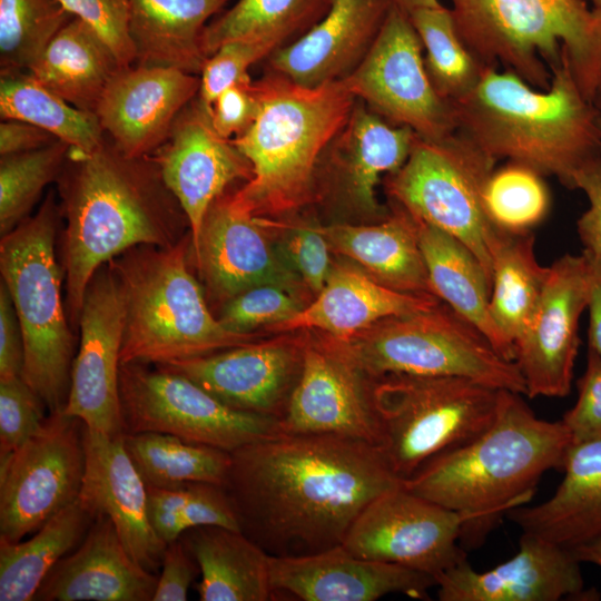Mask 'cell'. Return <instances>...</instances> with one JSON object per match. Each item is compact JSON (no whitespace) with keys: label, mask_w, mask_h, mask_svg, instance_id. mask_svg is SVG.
<instances>
[{"label":"cell","mask_w":601,"mask_h":601,"mask_svg":"<svg viewBox=\"0 0 601 601\" xmlns=\"http://www.w3.org/2000/svg\"><path fill=\"white\" fill-rule=\"evenodd\" d=\"M230 456L224 487L240 531L273 556L342 544L362 510L403 482L380 446L337 435L280 433Z\"/></svg>","instance_id":"6da1fadb"},{"label":"cell","mask_w":601,"mask_h":601,"mask_svg":"<svg viewBox=\"0 0 601 601\" xmlns=\"http://www.w3.org/2000/svg\"><path fill=\"white\" fill-rule=\"evenodd\" d=\"M56 183L66 220L65 303L75 329L87 286L102 265L138 245H175L190 227L151 156H127L107 136L93 151L70 148Z\"/></svg>","instance_id":"7a4b0ae2"},{"label":"cell","mask_w":601,"mask_h":601,"mask_svg":"<svg viewBox=\"0 0 601 601\" xmlns=\"http://www.w3.org/2000/svg\"><path fill=\"white\" fill-rule=\"evenodd\" d=\"M572 442L560 421L538 417L522 394L500 390L492 424L445 451L403 486L465 518L461 545H480L509 511L525 505L544 473L561 470Z\"/></svg>","instance_id":"3957f363"},{"label":"cell","mask_w":601,"mask_h":601,"mask_svg":"<svg viewBox=\"0 0 601 601\" xmlns=\"http://www.w3.org/2000/svg\"><path fill=\"white\" fill-rule=\"evenodd\" d=\"M457 130L496 160L553 176L574 189L578 171L600 152V112L579 89L565 56L538 89L509 70L486 67L453 102Z\"/></svg>","instance_id":"277c9868"},{"label":"cell","mask_w":601,"mask_h":601,"mask_svg":"<svg viewBox=\"0 0 601 601\" xmlns=\"http://www.w3.org/2000/svg\"><path fill=\"white\" fill-rule=\"evenodd\" d=\"M254 89L257 115L231 139L253 177L233 197L254 216L280 217L316 199L321 159L357 98L345 80L306 87L266 69Z\"/></svg>","instance_id":"5b68a950"},{"label":"cell","mask_w":601,"mask_h":601,"mask_svg":"<svg viewBox=\"0 0 601 601\" xmlns=\"http://www.w3.org/2000/svg\"><path fill=\"white\" fill-rule=\"evenodd\" d=\"M190 231L177 244L138 245L108 262L124 300L121 364L165 365L256 341L213 315L190 269Z\"/></svg>","instance_id":"8992f818"},{"label":"cell","mask_w":601,"mask_h":601,"mask_svg":"<svg viewBox=\"0 0 601 601\" xmlns=\"http://www.w3.org/2000/svg\"><path fill=\"white\" fill-rule=\"evenodd\" d=\"M459 35L486 67L502 66L538 89L565 55L593 102L601 83V10L584 0H451Z\"/></svg>","instance_id":"52a82bcc"},{"label":"cell","mask_w":601,"mask_h":601,"mask_svg":"<svg viewBox=\"0 0 601 601\" xmlns=\"http://www.w3.org/2000/svg\"><path fill=\"white\" fill-rule=\"evenodd\" d=\"M62 215L50 190L38 210L1 236V280L11 295L24 343L22 378L43 400L49 414L66 407L77 353L56 256Z\"/></svg>","instance_id":"ba28073f"},{"label":"cell","mask_w":601,"mask_h":601,"mask_svg":"<svg viewBox=\"0 0 601 601\" xmlns=\"http://www.w3.org/2000/svg\"><path fill=\"white\" fill-rule=\"evenodd\" d=\"M332 344L372 380L392 374L456 376L525 395L516 363L500 355L446 304L380 321Z\"/></svg>","instance_id":"9c48e42d"},{"label":"cell","mask_w":601,"mask_h":601,"mask_svg":"<svg viewBox=\"0 0 601 601\" xmlns=\"http://www.w3.org/2000/svg\"><path fill=\"white\" fill-rule=\"evenodd\" d=\"M499 392L456 376L374 380L380 449L392 471L404 481L434 456L480 435L495 417Z\"/></svg>","instance_id":"30bf717a"},{"label":"cell","mask_w":601,"mask_h":601,"mask_svg":"<svg viewBox=\"0 0 601 601\" xmlns=\"http://www.w3.org/2000/svg\"><path fill=\"white\" fill-rule=\"evenodd\" d=\"M496 159L456 130L435 140L417 137L404 165L385 176L393 204L461 240L492 275L491 248L499 228L483 201Z\"/></svg>","instance_id":"8fae6325"},{"label":"cell","mask_w":601,"mask_h":601,"mask_svg":"<svg viewBox=\"0 0 601 601\" xmlns=\"http://www.w3.org/2000/svg\"><path fill=\"white\" fill-rule=\"evenodd\" d=\"M124 433L159 432L227 451L283 433L280 421L235 410L162 366L120 365Z\"/></svg>","instance_id":"7c38bea8"},{"label":"cell","mask_w":601,"mask_h":601,"mask_svg":"<svg viewBox=\"0 0 601 601\" xmlns=\"http://www.w3.org/2000/svg\"><path fill=\"white\" fill-rule=\"evenodd\" d=\"M85 427L63 411L51 413L22 445L0 456V539L23 540L78 499Z\"/></svg>","instance_id":"4fadbf2b"},{"label":"cell","mask_w":601,"mask_h":601,"mask_svg":"<svg viewBox=\"0 0 601 601\" xmlns=\"http://www.w3.org/2000/svg\"><path fill=\"white\" fill-rule=\"evenodd\" d=\"M422 51L408 14L393 6L367 56L344 80L357 99L390 124L435 140L455 132L457 121L453 102L433 87Z\"/></svg>","instance_id":"5bb4252c"},{"label":"cell","mask_w":601,"mask_h":601,"mask_svg":"<svg viewBox=\"0 0 601 601\" xmlns=\"http://www.w3.org/2000/svg\"><path fill=\"white\" fill-rule=\"evenodd\" d=\"M465 518L401 485L373 499L342 545L368 560L437 577L466 558L461 545Z\"/></svg>","instance_id":"9a60e30c"},{"label":"cell","mask_w":601,"mask_h":601,"mask_svg":"<svg viewBox=\"0 0 601 601\" xmlns=\"http://www.w3.org/2000/svg\"><path fill=\"white\" fill-rule=\"evenodd\" d=\"M125 308L107 264L90 279L79 317V342L63 413L110 436L124 433L119 395Z\"/></svg>","instance_id":"2e32d148"},{"label":"cell","mask_w":601,"mask_h":601,"mask_svg":"<svg viewBox=\"0 0 601 601\" xmlns=\"http://www.w3.org/2000/svg\"><path fill=\"white\" fill-rule=\"evenodd\" d=\"M584 254H565L548 266L535 314L515 343V358L529 397H563L571 391L580 347L579 323L588 304Z\"/></svg>","instance_id":"e0dca14e"},{"label":"cell","mask_w":601,"mask_h":601,"mask_svg":"<svg viewBox=\"0 0 601 601\" xmlns=\"http://www.w3.org/2000/svg\"><path fill=\"white\" fill-rule=\"evenodd\" d=\"M417 137L411 128L390 124L357 99L321 159L315 200L327 199L349 214L384 219L388 213L376 198V186L382 176L404 165Z\"/></svg>","instance_id":"ac0fdd59"},{"label":"cell","mask_w":601,"mask_h":601,"mask_svg":"<svg viewBox=\"0 0 601 601\" xmlns=\"http://www.w3.org/2000/svg\"><path fill=\"white\" fill-rule=\"evenodd\" d=\"M373 384L332 343L304 344L300 373L280 420L283 433L337 435L380 446Z\"/></svg>","instance_id":"d6986e66"},{"label":"cell","mask_w":601,"mask_h":601,"mask_svg":"<svg viewBox=\"0 0 601 601\" xmlns=\"http://www.w3.org/2000/svg\"><path fill=\"white\" fill-rule=\"evenodd\" d=\"M184 209L191 245L215 199L236 180H250L253 167L231 139L215 129L210 108L198 95L178 114L164 144L151 155Z\"/></svg>","instance_id":"ffe728a7"},{"label":"cell","mask_w":601,"mask_h":601,"mask_svg":"<svg viewBox=\"0 0 601 601\" xmlns=\"http://www.w3.org/2000/svg\"><path fill=\"white\" fill-rule=\"evenodd\" d=\"M268 229L267 219L242 207L233 193H224L209 206L189 260L223 305L260 285L293 288L294 277L274 252Z\"/></svg>","instance_id":"44dd1931"},{"label":"cell","mask_w":601,"mask_h":601,"mask_svg":"<svg viewBox=\"0 0 601 601\" xmlns=\"http://www.w3.org/2000/svg\"><path fill=\"white\" fill-rule=\"evenodd\" d=\"M441 601L598 600L585 590L580 562L572 552L522 532L518 553L487 571H476L467 559L436 579Z\"/></svg>","instance_id":"7402d4cb"},{"label":"cell","mask_w":601,"mask_h":601,"mask_svg":"<svg viewBox=\"0 0 601 601\" xmlns=\"http://www.w3.org/2000/svg\"><path fill=\"white\" fill-rule=\"evenodd\" d=\"M304 345L253 341L158 365L194 381L228 406L280 421L298 380Z\"/></svg>","instance_id":"603a6c76"},{"label":"cell","mask_w":601,"mask_h":601,"mask_svg":"<svg viewBox=\"0 0 601 601\" xmlns=\"http://www.w3.org/2000/svg\"><path fill=\"white\" fill-rule=\"evenodd\" d=\"M199 88L197 75L134 65L114 76L96 115L106 136L121 152L149 156L164 144L174 120Z\"/></svg>","instance_id":"cb8c5ba5"},{"label":"cell","mask_w":601,"mask_h":601,"mask_svg":"<svg viewBox=\"0 0 601 601\" xmlns=\"http://www.w3.org/2000/svg\"><path fill=\"white\" fill-rule=\"evenodd\" d=\"M85 451L79 502L95 518H109L134 560L156 573L166 543L150 523L147 485L126 451L122 435L110 436L86 426Z\"/></svg>","instance_id":"d4e9b609"},{"label":"cell","mask_w":601,"mask_h":601,"mask_svg":"<svg viewBox=\"0 0 601 601\" xmlns=\"http://www.w3.org/2000/svg\"><path fill=\"white\" fill-rule=\"evenodd\" d=\"M272 583L303 601H374L391 593L423 599L436 587L430 574L357 556L342 544L304 555L273 556Z\"/></svg>","instance_id":"484cf974"},{"label":"cell","mask_w":601,"mask_h":601,"mask_svg":"<svg viewBox=\"0 0 601 601\" xmlns=\"http://www.w3.org/2000/svg\"><path fill=\"white\" fill-rule=\"evenodd\" d=\"M392 7L391 0H333L311 30L267 58L265 69L306 87L344 80L367 56Z\"/></svg>","instance_id":"4316f807"},{"label":"cell","mask_w":601,"mask_h":601,"mask_svg":"<svg viewBox=\"0 0 601 601\" xmlns=\"http://www.w3.org/2000/svg\"><path fill=\"white\" fill-rule=\"evenodd\" d=\"M158 575L138 564L114 523L97 516L40 584L37 601H152Z\"/></svg>","instance_id":"83f0119b"},{"label":"cell","mask_w":601,"mask_h":601,"mask_svg":"<svg viewBox=\"0 0 601 601\" xmlns=\"http://www.w3.org/2000/svg\"><path fill=\"white\" fill-rule=\"evenodd\" d=\"M441 302L434 295L404 293L352 267H335L314 302L272 332L315 328L344 342L380 321L428 311Z\"/></svg>","instance_id":"f1b7e54d"},{"label":"cell","mask_w":601,"mask_h":601,"mask_svg":"<svg viewBox=\"0 0 601 601\" xmlns=\"http://www.w3.org/2000/svg\"><path fill=\"white\" fill-rule=\"evenodd\" d=\"M562 471L552 496L506 516L522 532L573 550L601 535V440L571 445Z\"/></svg>","instance_id":"f546056e"},{"label":"cell","mask_w":601,"mask_h":601,"mask_svg":"<svg viewBox=\"0 0 601 601\" xmlns=\"http://www.w3.org/2000/svg\"><path fill=\"white\" fill-rule=\"evenodd\" d=\"M127 1L134 65L199 76L208 59L201 45L204 30L231 0Z\"/></svg>","instance_id":"4dcf8cb0"},{"label":"cell","mask_w":601,"mask_h":601,"mask_svg":"<svg viewBox=\"0 0 601 601\" xmlns=\"http://www.w3.org/2000/svg\"><path fill=\"white\" fill-rule=\"evenodd\" d=\"M331 249L362 265L393 289L433 295L420 248L417 221L392 203V214L375 224L339 223L322 227Z\"/></svg>","instance_id":"1f68e13d"},{"label":"cell","mask_w":601,"mask_h":601,"mask_svg":"<svg viewBox=\"0 0 601 601\" xmlns=\"http://www.w3.org/2000/svg\"><path fill=\"white\" fill-rule=\"evenodd\" d=\"M180 539L199 566L201 601H268L272 555L239 530L197 526Z\"/></svg>","instance_id":"d6a6232c"},{"label":"cell","mask_w":601,"mask_h":601,"mask_svg":"<svg viewBox=\"0 0 601 601\" xmlns=\"http://www.w3.org/2000/svg\"><path fill=\"white\" fill-rule=\"evenodd\" d=\"M431 292L477 328L504 358L514 349L490 314L491 279L475 255L457 238L415 218Z\"/></svg>","instance_id":"836d02e7"},{"label":"cell","mask_w":601,"mask_h":601,"mask_svg":"<svg viewBox=\"0 0 601 601\" xmlns=\"http://www.w3.org/2000/svg\"><path fill=\"white\" fill-rule=\"evenodd\" d=\"M121 68L108 43L88 23L73 17L28 72L68 104L96 114L107 86Z\"/></svg>","instance_id":"e575fe53"},{"label":"cell","mask_w":601,"mask_h":601,"mask_svg":"<svg viewBox=\"0 0 601 601\" xmlns=\"http://www.w3.org/2000/svg\"><path fill=\"white\" fill-rule=\"evenodd\" d=\"M534 242L532 231L499 229L491 248L490 314L514 355L515 343L535 314L548 276V267L535 257Z\"/></svg>","instance_id":"d590c367"},{"label":"cell","mask_w":601,"mask_h":601,"mask_svg":"<svg viewBox=\"0 0 601 601\" xmlns=\"http://www.w3.org/2000/svg\"><path fill=\"white\" fill-rule=\"evenodd\" d=\"M95 519L77 499L30 539H0V600L33 601L45 578L80 544Z\"/></svg>","instance_id":"8d00e7d4"},{"label":"cell","mask_w":601,"mask_h":601,"mask_svg":"<svg viewBox=\"0 0 601 601\" xmlns=\"http://www.w3.org/2000/svg\"><path fill=\"white\" fill-rule=\"evenodd\" d=\"M333 0H236L206 26L201 45L207 57L221 45L244 40L276 50L311 30L328 12Z\"/></svg>","instance_id":"74e56055"},{"label":"cell","mask_w":601,"mask_h":601,"mask_svg":"<svg viewBox=\"0 0 601 601\" xmlns=\"http://www.w3.org/2000/svg\"><path fill=\"white\" fill-rule=\"evenodd\" d=\"M0 76L1 119L32 124L83 152L96 150L105 141L106 134L96 114L68 104L28 71Z\"/></svg>","instance_id":"f35d334b"},{"label":"cell","mask_w":601,"mask_h":601,"mask_svg":"<svg viewBox=\"0 0 601 601\" xmlns=\"http://www.w3.org/2000/svg\"><path fill=\"white\" fill-rule=\"evenodd\" d=\"M124 445L147 486L174 487L188 482L223 485L231 456L220 449L159 432L122 433Z\"/></svg>","instance_id":"ab89813d"},{"label":"cell","mask_w":601,"mask_h":601,"mask_svg":"<svg viewBox=\"0 0 601 601\" xmlns=\"http://www.w3.org/2000/svg\"><path fill=\"white\" fill-rule=\"evenodd\" d=\"M426 53V73L444 99L454 102L479 82L484 66L459 35L451 10L444 6L423 8L408 14Z\"/></svg>","instance_id":"60d3db41"},{"label":"cell","mask_w":601,"mask_h":601,"mask_svg":"<svg viewBox=\"0 0 601 601\" xmlns=\"http://www.w3.org/2000/svg\"><path fill=\"white\" fill-rule=\"evenodd\" d=\"M147 493L150 523L166 544L197 526L219 525L240 531L223 485L188 482L174 487L147 486Z\"/></svg>","instance_id":"b9f144b4"},{"label":"cell","mask_w":601,"mask_h":601,"mask_svg":"<svg viewBox=\"0 0 601 601\" xmlns=\"http://www.w3.org/2000/svg\"><path fill=\"white\" fill-rule=\"evenodd\" d=\"M73 17L59 0H0V73L29 71Z\"/></svg>","instance_id":"7bdbcfd3"},{"label":"cell","mask_w":601,"mask_h":601,"mask_svg":"<svg viewBox=\"0 0 601 601\" xmlns=\"http://www.w3.org/2000/svg\"><path fill=\"white\" fill-rule=\"evenodd\" d=\"M70 146L56 141L26 152L0 157V235L30 217L43 189L57 181Z\"/></svg>","instance_id":"ee69618b"},{"label":"cell","mask_w":601,"mask_h":601,"mask_svg":"<svg viewBox=\"0 0 601 601\" xmlns=\"http://www.w3.org/2000/svg\"><path fill=\"white\" fill-rule=\"evenodd\" d=\"M541 174L508 161L489 177L483 201L490 220L499 229L522 234L532 231L546 217L551 197Z\"/></svg>","instance_id":"f6af8a7d"},{"label":"cell","mask_w":601,"mask_h":601,"mask_svg":"<svg viewBox=\"0 0 601 601\" xmlns=\"http://www.w3.org/2000/svg\"><path fill=\"white\" fill-rule=\"evenodd\" d=\"M305 306L290 288L266 284L226 302L218 319L231 332L252 334L259 326L270 327L292 318Z\"/></svg>","instance_id":"bcb514c9"},{"label":"cell","mask_w":601,"mask_h":601,"mask_svg":"<svg viewBox=\"0 0 601 601\" xmlns=\"http://www.w3.org/2000/svg\"><path fill=\"white\" fill-rule=\"evenodd\" d=\"M48 411L43 400L22 376L0 380V456L31 437Z\"/></svg>","instance_id":"7dc6e473"},{"label":"cell","mask_w":601,"mask_h":601,"mask_svg":"<svg viewBox=\"0 0 601 601\" xmlns=\"http://www.w3.org/2000/svg\"><path fill=\"white\" fill-rule=\"evenodd\" d=\"M275 51L273 46L256 41L237 40L221 45L208 57L199 75L198 98L210 108L221 91L250 79L249 68Z\"/></svg>","instance_id":"c3c4849f"},{"label":"cell","mask_w":601,"mask_h":601,"mask_svg":"<svg viewBox=\"0 0 601 601\" xmlns=\"http://www.w3.org/2000/svg\"><path fill=\"white\" fill-rule=\"evenodd\" d=\"M68 12L88 23L111 48L124 68L134 66L127 0H59Z\"/></svg>","instance_id":"681fc988"},{"label":"cell","mask_w":601,"mask_h":601,"mask_svg":"<svg viewBox=\"0 0 601 601\" xmlns=\"http://www.w3.org/2000/svg\"><path fill=\"white\" fill-rule=\"evenodd\" d=\"M577 386V402L561 418L572 445L601 440V356L589 347Z\"/></svg>","instance_id":"f907efd6"},{"label":"cell","mask_w":601,"mask_h":601,"mask_svg":"<svg viewBox=\"0 0 601 601\" xmlns=\"http://www.w3.org/2000/svg\"><path fill=\"white\" fill-rule=\"evenodd\" d=\"M289 229L286 252L292 265L307 287L316 295L331 274L329 244L321 226L295 225Z\"/></svg>","instance_id":"816d5d0a"},{"label":"cell","mask_w":601,"mask_h":601,"mask_svg":"<svg viewBox=\"0 0 601 601\" xmlns=\"http://www.w3.org/2000/svg\"><path fill=\"white\" fill-rule=\"evenodd\" d=\"M257 109L254 80L250 78L221 91L210 106V117L218 134L233 139L252 125Z\"/></svg>","instance_id":"f5cc1de1"},{"label":"cell","mask_w":601,"mask_h":601,"mask_svg":"<svg viewBox=\"0 0 601 601\" xmlns=\"http://www.w3.org/2000/svg\"><path fill=\"white\" fill-rule=\"evenodd\" d=\"M574 189L588 198L589 207L577 221L583 252L601 259V155L589 160L575 175Z\"/></svg>","instance_id":"db71d44e"},{"label":"cell","mask_w":601,"mask_h":601,"mask_svg":"<svg viewBox=\"0 0 601 601\" xmlns=\"http://www.w3.org/2000/svg\"><path fill=\"white\" fill-rule=\"evenodd\" d=\"M152 601H185L199 566L179 538L166 544Z\"/></svg>","instance_id":"11a10c76"},{"label":"cell","mask_w":601,"mask_h":601,"mask_svg":"<svg viewBox=\"0 0 601 601\" xmlns=\"http://www.w3.org/2000/svg\"><path fill=\"white\" fill-rule=\"evenodd\" d=\"M24 364V343L18 315L9 293L0 284V380L21 376Z\"/></svg>","instance_id":"9f6ffc18"},{"label":"cell","mask_w":601,"mask_h":601,"mask_svg":"<svg viewBox=\"0 0 601 601\" xmlns=\"http://www.w3.org/2000/svg\"><path fill=\"white\" fill-rule=\"evenodd\" d=\"M56 140L50 132L22 120L2 119L0 124V156L35 150Z\"/></svg>","instance_id":"6f0895ef"},{"label":"cell","mask_w":601,"mask_h":601,"mask_svg":"<svg viewBox=\"0 0 601 601\" xmlns=\"http://www.w3.org/2000/svg\"><path fill=\"white\" fill-rule=\"evenodd\" d=\"M589 270L588 304L589 329L588 347L601 356V259L583 252Z\"/></svg>","instance_id":"680465c9"},{"label":"cell","mask_w":601,"mask_h":601,"mask_svg":"<svg viewBox=\"0 0 601 601\" xmlns=\"http://www.w3.org/2000/svg\"><path fill=\"white\" fill-rule=\"evenodd\" d=\"M570 551L580 563L588 562L601 568V535Z\"/></svg>","instance_id":"91938a15"},{"label":"cell","mask_w":601,"mask_h":601,"mask_svg":"<svg viewBox=\"0 0 601 601\" xmlns=\"http://www.w3.org/2000/svg\"><path fill=\"white\" fill-rule=\"evenodd\" d=\"M391 2L407 14L418 9L441 6L439 0H391Z\"/></svg>","instance_id":"94428289"},{"label":"cell","mask_w":601,"mask_h":601,"mask_svg":"<svg viewBox=\"0 0 601 601\" xmlns=\"http://www.w3.org/2000/svg\"><path fill=\"white\" fill-rule=\"evenodd\" d=\"M593 105L595 106V108L601 114V83H600L599 89H598V91L595 93V97L593 99Z\"/></svg>","instance_id":"6125c7cd"},{"label":"cell","mask_w":601,"mask_h":601,"mask_svg":"<svg viewBox=\"0 0 601 601\" xmlns=\"http://www.w3.org/2000/svg\"><path fill=\"white\" fill-rule=\"evenodd\" d=\"M591 4V7L601 10V0H584Z\"/></svg>","instance_id":"be15d7a7"},{"label":"cell","mask_w":601,"mask_h":601,"mask_svg":"<svg viewBox=\"0 0 601 601\" xmlns=\"http://www.w3.org/2000/svg\"><path fill=\"white\" fill-rule=\"evenodd\" d=\"M599 130H600V152H601V114L599 117Z\"/></svg>","instance_id":"e7e4bbea"}]
</instances>
